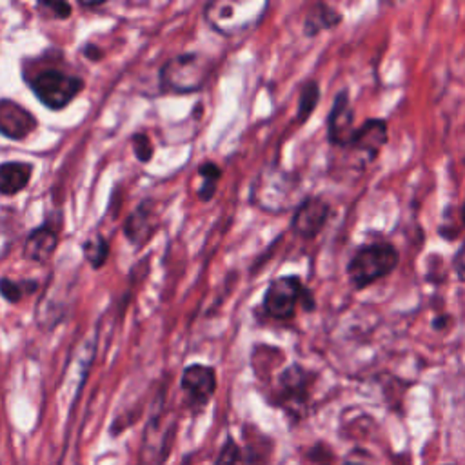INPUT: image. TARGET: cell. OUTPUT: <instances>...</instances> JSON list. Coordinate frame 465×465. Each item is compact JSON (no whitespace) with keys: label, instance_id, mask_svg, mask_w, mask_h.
<instances>
[{"label":"cell","instance_id":"obj_1","mask_svg":"<svg viewBox=\"0 0 465 465\" xmlns=\"http://www.w3.org/2000/svg\"><path fill=\"white\" fill-rule=\"evenodd\" d=\"M398 263L400 251L394 243L385 240L361 243L354 249L345 265L347 282L354 291H363L392 274Z\"/></svg>","mask_w":465,"mask_h":465},{"label":"cell","instance_id":"obj_2","mask_svg":"<svg viewBox=\"0 0 465 465\" xmlns=\"http://www.w3.org/2000/svg\"><path fill=\"white\" fill-rule=\"evenodd\" d=\"M262 305L265 314L272 320H291L294 318L300 305L309 312L314 311L316 300L300 276L287 274L274 278L267 285Z\"/></svg>","mask_w":465,"mask_h":465},{"label":"cell","instance_id":"obj_3","mask_svg":"<svg viewBox=\"0 0 465 465\" xmlns=\"http://www.w3.org/2000/svg\"><path fill=\"white\" fill-rule=\"evenodd\" d=\"M298 191V178L278 165L265 167L254 180L251 200L252 203L271 214L285 213L292 205Z\"/></svg>","mask_w":465,"mask_h":465},{"label":"cell","instance_id":"obj_4","mask_svg":"<svg viewBox=\"0 0 465 465\" xmlns=\"http://www.w3.org/2000/svg\"><path fill=\"white\" fill-rule=\"evenodd\" d=\"M265 7V2L216 0L205 5V20L216 33L234 36L256 25Z\"/></svg>","mask_w":465,"mask_h":465},{"label":"cell","instance_id":"obj_5","mask_svg":"<svg viewBox=\"0 0 465 465\" xmlns=\"http://www.w3.org/2000/svg\"><path fill=\"white\" fill-rule=\"evenodd\" d=\"M314 380L316 374L298 363L285 367L276 380L272 396L274 405L283 409L292 420L303 418L307 412Z\"/></svg>","mask_w":465,"mask_h":465},{"label":"cell","instance_id":"obj_6","mask_svg":"<svg viewBox=\"0 0 465 465\" xmlns=\"http://www.w3.org/2000/svg\"><path fill=\"white\" fill-rule=\"evenodd\" d=\"M211 74V62L198 53H185L167 60L160 71V84L173 93L198 91Z\"/></svg>","mask_w":465,"mask_h":465},{"label":"cell","instance_id":"obj_7","mask_svg":"<svg viewBox=\"0 0 465 465\" xmlns=\"http://www.w3.org/2000/svg\"><path fill=\"white\" fill-rule=\"evenodd\" d=\"M36 98L49 109H64L84 87V80L58 71V69H44L35 73L33 78L27 80Z\"/></svg>","mask_w":465,"mask_h":465},{"label":"cell","instance_id":"obj_8","mask_svg":"<svg viewBox=\"0 0 465 465\" xmlns=\"http://www.w3.org/2000/svg\"><path fill=\"white\" fill-rule=\"evenodd\" d=\"M331 213V203L322 196H307L294 209L291 218V231L303 240H312L325 229Z\"/></svg>","mask_w":465,"mask_h":465},{"label":"cell","instance_id":"obj_9","mask_svg":"<svg viewBox=\"0 0 465 465\" xmlns=\"http://www.w3.org/2000/svg\"><path fill=\"white\" fill-rule=\"evenodd\" d=\"M180 387L185 396V405L193 411L203 409L216 391V372L209 365L193 363L183 369Z\"/></svg>","mask_w":465,"mask_h":465},{"label":"cell","instance_id":"obj_10","mask_svg":"<svg viewBox=\"0 0 465 465\" xmlns=\"http://www.w3.org/2000/svg\"><path fill=\"white\" fill-rule=\"evenodd\" d=\"M173 425L162 423V412L156 409L145 425L142 447L138 452V465H163L171 447Z\"/></svg>","mask_w":465,"mask_h":465},{"label":"cell","instance_id":"obj_11","mask_svg":"<svg viewBox=\"0 0 465 465\" xmlns=\"http://www.w3.org/2000/svg\"><path fill=\"white\" fill-rule=\"evenodd\" d=\"M354 109L351 104L349 89H340L334 94L332 105L327 114V140L331 145L345 149L354 129Z\"/></svg>","mask_w":465,"mask_h":465},{"label":"cell","instance_id":"obj_12","mask_svg":"<svg viewBox=\"0 0 465 465\" xmlns=\"http://www.w3.org/2000/svg\"><path fill=\"white\" fill-rule=\"evenodd\" d=\"M389 140V125L387 120L381 118H367L363 124L356 125L345 151L356 153L365 162H374L381 153L383 145Z\"/></svg>","mask_w":465,"mask_h":465},{"label":"cell","instance_id":"obj_13","mask_svg":"<svg viewBox=\"0 0 465 465\" xmlns=\"http://www.w3.org/2000/svg\"><path fill=\"white\" fill-rule=\"evenodd\" d=\"M36 118L20 104L0 98V134L11 140H22L36 129Z\"/></svg>","mask_w":465,"mask_h":465},{"label":"cell","instance_id":"obj_14","mask_svg":"<svg viewBox=\"0 0 465 465\" xmlns=\"http://www.w3.org/2000/svg\"><path fill=\"white\" fill-rule=\"evenodd\" d=\"M58 243V234L49 225H40L29 232L24 243V258L29 262L44 263L51 258Z\"/></svg>","mask_w":465,"mask_h":465},{"label":"cell","instance_id":"obj_15","mask_svg":"<svg viewBox=\"0 0 465 465\" xmlns=\"http://www.w3.org/2000/svg\"><path fill=\"white\" fill-rule=\"evenodd\" d=\"M343 22V15L340 9L327 2H316L311 5L303 18V33L307 36H316L322 31L334 29Z\"/></svg>","mask_w":465,"mask_h":465},{"label":"cell","instance_id":"obj_16","mask_svg":"<svg viewBox=\"0 0 465 465\" xmlns=\"http://www.w3.org/2000/svg\"><path fill=\"white\" fill-rule=\"evenodd\" d=\"M153 205L151 202H143L134 213L129 214V218L125 220L124 225V232L127 236L129 242H133L134 245H142L143 242H147L154 231L153 225Z\"/></svg>","mask_w":465,"mask_h":465},{"label":"cell","instance_id":"obj_17","mask_svg":"<svg viewBox=\"0 0 465 465\" xmlns=\"http://www.w3.org/2000/svg\"><path fill=\"white\" fill-rule=\"evenodd\" d=\"M31 163L24 162H5L0 163V194H16L31 180Z\"/></svg>","mask_w":465,"mask_h":465},{"label":"cell","instance_id":"obj_18","mask_svg":"<svg viewBox=\"0 0 465 465\" xmlns=\"http://www.w3.org/2000/svg\"><path fill=\"white\" fill-rule=\"evenodd\" d=\"M320 100V84L316 80H305L300 87V96H298V111H296V120L300 124L307 122L312 111L316 109Z\"/></svg>","mask_w":465,"mask_h":465},{"label":"cell","instance_id":"obj_19","mask_svg":"<svg viewBox=\"0 0 465 465\" xmlns=\"http://www.w3.org/2000/svg\"><path fill=\"white\" fill-rule=\"evenodd\" d=\"M198 174L203 180L200 189H198V198L202 202H207V200H211L214 196L216 183L222 178V169L216 163H213V162H205V163H202L198 167Z\"/></svg>","mask_w":465,"mask_h":465},{"label":"cell","instance_id":"obj_20","mask_svg":"<svg viewBox=\"0 0 465 465\" xmlns=\"http://www.w3.org/2000/svg\"><path fill=\"white\" fill-rule=\"evenodd\" d=\"M82 251H84L85 260H87L94 269H100V267L105 263V260H107L109 243L105 242V238H104L102 234H94V236H91L89 240L84 242Z\"/></svg>","mask_w":465,"mask_h":465},{"label":"cell","instance_id":"obj_21","mask_svg":"<svg viewBox=\"0 0 465 465\" xmlns=\"http://www.w3.org/2000/svg\"><path fill=\"white\" fill-rule=\"evenodd\" d=\"M35 289H36V283L31 282V280L15 282V280H9V278H0V294L11 303L20 302L24 292H33Z\"/></svg>","mask_w":465,"mask_h":465},{"label":"cell","instance_id":"obj_22","mask_svg":"<svg viewBox=\"0 0 465 465\" xmlns=\"http://www.w3.org/2000/svg\"><path fill=\"white\" fill-rule=\"evenodd\" d=\"M214 465H243V454L240 445L234 441L232 436H227V440L223 441Z\"/></svg>","mask_w":465,"mask_h":465},{"label":"cell","instance_id":"obj_23","mask_svg":"<svg viewBox=\"0 0 465 465\" xmlns=\"http://www.w3.org/2000/svg\"><path fill=\"white\" fill-rule=\"evenodd\" d=\"M16 240V227L11 218L0 216V262L9 254Z\"/></svg>","mask_w":465,"mask_h":465},{"label":"cell","instance_id":"obj_24","mask_svg":"<svg viewBox=\"0 0 465 465\" xmlns=\"http://www.w3.org/2000/svg\"><path fill=\"white\" fill-rule=\"evenodd\" d=\"M38 11L45 16H53V18H67L71 15V5L65 4V2H51V0H45V2H38L36 4Z\"/></svg>","mask_w":465,"mask_h":465},{"label":"cell","instance_id":"obj_25","mask_svg":"<svg viewBox=\"0 0 465 465\" xmlns=\"http://www.w3.org/2000/svg\"><path fill=\"white\" fill-rule=\"evenodd\" d=\"M133 147H134V154L140 162H143V163L149 162V158L153 154V145H151L147 134H143V133L134 134L133 136Z\"/></svg>","mask_w":465,"mask_h":465},{"label":"cell","instance_id":"obj_26","mask_svg":"<svg viewBox=\"0 0 465 465\" xmlns=\"http://www.w3.org/2000/svg\"><path fill=\"white\" fill-rule=\"evenodd\" d=\"M450 323H452V316L447 314V312H440V314H436V316L430 320V327H432V331H436V332L447 331V329L450 327Z\"/></svg>","mask_w":465,"mask_h":465},{"label":"cell","instance_id":"obj_27","mask_svg":"<svg viewBox=\"0 0 465 465\" xmlns=\"http://www.w3.org/2000/svg\"><path fill=\"white\" fill-rule=\"evenodd\" d=\"M454 271H456L458 278L461 282H465V242H463V245L458 249V252L454 256Z\"/></svg>","mask_w":465,"mask_h":465},{"label":"cell","instance_id":"obj_28","mask_svg":"<svg viewBox=\"0 0 465 465\" xmlns=\"http://www.w3.org/2000/svg\"><path fill=\"white\" fill-rule=\"evenodd\" d=\"M460 218H461V223L465 225V196H463V203H461V211H460Z\"/></svg>","mask_w":465,"mask_h":465},{"label":"cell","instance_id":"obj_29","mask_svg":"<svg viewBox=\"0 0 465 465\" xmlns=\"http://www.w3.org/2000/svg\"><path fill=\"white\" fill-rule=\"evenodd\" d=\"M345 465H354V463H345Z\"/></svg>","mask_w":465,"mask_h":465}]
</instances>
